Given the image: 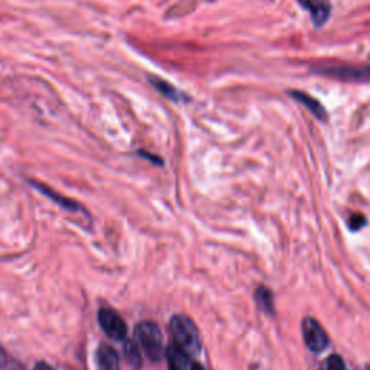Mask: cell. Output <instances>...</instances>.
Masks as SVG:
<instances>
[{"mask_svg":"<svg viewBox=\"0 0 370 370\" xmlns=\"http://www.w3.org/2000/svg\"><path fill=\"white\" fill-rule=\"evenodd\" d=\"M169 331L174 339V344L184 350L187 355L200 353L201 342L199 330L187 315H174L169 321Z\"/></svg>","mask_w":370,"mask_h":370,"instance_id":"obj_1","label":"cell"},{"mask_svg":"<svg viewBox=\"0 0 370 370\" xmlns=\"http://www.w3.org/2000/svg\"><path fill=\"white\" fill-rule=\"evenodd\" d=\"M136 337L145 355L152 362H160L164 356L162 333L155 323L144 321L136 327Z\"/></svg>","mask_w":370,"mask_h":370,"instance_id":"obj_2","label":"cell"},{"mask_svg":"<svg viewBox=\"0 0 370 370\" xmlns=\"http://www.w3.org/2000/svg\"><path fill=\"white\" fill-rule=\"evenodd\" d=\"M315 73L347 81H370V64L350 65V64H321L314 67Z\"/></svg>","mask_w":370,"mask_h":370,"instance_id":"obj_3","label":"cell"},{"mask_svg":"<svg viewBox=\"0 0 370 370\" xmlns=\"http://www.w3.org/2000/svg\"><path fill=\"white\" fill-rule=\"evenodd\" d=\"M99 324L106 336L115 342H125L128 336L126 321L113 308H101L99 311Z\"/></svg>","mask_w":370,"mask_h":370,"instance_id":"obj_4","label":"cell"},{"mask_svg":"<svg viewBox=\"0 0 370 370\" xmlns=\"http://www.w3.org/2000/svg\"><path fill=\"white\" fill-rule=\"evenodd\" d=\"M303 336L307 347L312 353H321L328 347V336L321 324L312 317H307L303 321Z\"/></svg>","mask_w":370,"mask_h":370,"instance_id":"obj_5","label":"cell"},{"mask_svg":"<svg viewBox=\"0 0 370 370\" xmlns=\"http://www.w3.org/2000/svg\"><path fill=\"white\" fill-rule=\"evenodd\" d=\"M298 2L310 12L311 19L317 28L323 26L328 21L331 13L330 0H298Z\"/></svg>","mask_w":370,"mask_h":370,"instance_id":"obj_6","label":"cell"},{"mask_svg":"<svg viewBox=\"0 0 370 370\" xmlns=\"http://www.w3.org/2000/svg\"><path fill=\"white\" fill-rule=\"evenodd\" d=\"M97 367L99 370H120L117 351L108 344H101L97 350Z\"/></svg>","mask_w":370,"mask_h":370,"instance_id":"obj_7","label":"cell"},{"mask_svg":"<svg viewBox=\"0 0 370 370\" xmlns=\"http://www.w3.org/2000/svg\"><path fill=\"white\" fill-rule=\"evenodd\" d=\"M291 96L294 100H296L298 103H301L303 106H305V108L320 120H327V110L324 106L317 100L315 97L304 93V92H291Z\"/></svg>","mask_w":370,"mask_h":370,"instance_id":"obj_8","label":"cell"},{"mask_svg":"<svg viewBox=\"0 0 370 370\" xmlns=\"http://www.w3.org/2000/svg\"><path fill=\"white\" fill-rule=\"evenodd\" d=\"M167 358L169 362V370H191L192 363L190 360V355H187L178 346H168Z\"/></svg>","mask_w":370,"mask_h":370,"instance_id":"obj_9","label":"cell"},{"mask_svg":"<svg viewBox=\"0 0 370 370\" xmlns=\"http://www.w3.org/2000/svg\"><path fill=\"white\" fill-rule=\"evenodd\" d=\"M32 185L40 190V192H42L44 196H47L49 200H52L54 203H57L58 205H61L62 208L68 210V211H77L80 208V205L77 204V201H73L69 199H65L62 196H60V194H57L54 190H51L48 187H45L44 184H40V183H32Z\"/></svg>","mask_w":370,"mask_h":370,"instance_id":"obj_10","label":"cell"},{"mask_svg":"<svg viewBox=\"0 0 370 370\" xmlns=\"http://www.w3.org/2000/svg\"><path fill=\"white\" fill-rule=\"evenodd\" d=\"M255 298H256V303L258 305L265 311V312H269V314H274V296H272V292L265 288V287H259L256 289V294H255Z\"/></svg>","mask_w":370,"mask_h":370,"instance_id":"obj_11","label":"cell"},{"mask_svg":"<svg viewBox=\"0 0 370 370\" xmlns=\"http://www.w3.org/2000/svg\"><path fill=\"white\" fill-rule=\"evenodd\" d=\"M123 353H125V359L131 366L139 367L140 362H142V358H140V351L137 344L133 340H125V344H123Z\"/></svg>","mask_w":370,"mask_h":370,"instance_id":"obj_12","label":"cell"},{"mask_svg":"<svg viewBox=\"0 0 370 370\" xmlns=\"http://www.w3.org/2000/svg\"><path fill=\"white\" fill-rule=\"evenodd\" d=\"M152 84L156 87L158 90H160L162 94H165L167 97L172 99V100H180L181 94L177 92V89H174L171 84H168L167 81H162L160 78H153Z\"/></svg>","mask_w":370,"mask_h":370,"instance_id":"obj_13","label":"cell"},{"mask_svg":"<svg viewBox=\"0 0 370 370\" xmlns=\"http://www.w3.org/2000/svg\"><path fill=\"white\" fill-rule=\"evenodd\" d=\"M324 370H347L343 359L337 355H333L327 360V366Z\"/></svg>","mask_w":370,"mask_h":370,"instance_id":"obj_14","label":"cell"},{"mask_svg":"<svg viewBox=\"0 0 370 370\" xmlns=\"http://www.w3.org/2000/svg\"><path fill=\"white\" fill-rule=\"evenodd\" d=\"M366 224V219L362 215H355L351 216L348 220V227L351 230H360V228Z\"/></svg>","mask_w":370,"mask_h":370,"instance_id":"obj_15","label":"cell"},{"mask_svg":"<svg viewBox=\"0 0 370 370\" xmlns=\"http://www.w3.org/2000/svg\"><path fill=\"white\" fill-rule=\"evenodd\" d=\"M33 370H54V369H52V367H51L48 363H45V362H38Z\"/></svg>","mask_w":370,"mask_h":370,"instance_id":"obj_16","label":"cell"},{"mask_svg":"<svg viewBox=\"0 0 370 370\" xmlns=\"http://www.w3.org/2000/svg\"><path fill=\"white\" fill-rule=\"evenodd\" d=\"M140 155H144V158H148V160H151L153 164H161V161L160 160H158V158H153V155H149V153H146V152H140Z\"/></svg>","mask_w":370,"mask_h":370,"instance_id":"obj_17","label":"cell"},{"mask_svg":"<svg viewBox=\"0 0 370 370\" xmlns=\"http://www.w3.org/2000/svg\"><path fill=\"white\" fill-rule=\"evenodd\" d=\"M191 370H204V369H203V366H200L199 363H192Z\"/></svg>","mask_w":370,"mask_h":370,"instance_id":"obj_18","label":"cell"},{"mask_svg":"<svg viewBox=\"0 0 370 370\" xmlns=\"http://www.w3.org/2000/svg\"><path fill=\"white\" fill-rule=\"evenodd\" d=\"M323 370H324V369H323Z\"/></svg>","mask_w":370,"mask_h":370,"instance_id":"obj_19","label":"cell"}]
</instances>
